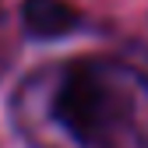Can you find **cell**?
<instances>
[{
  "label": "cell",
  "mask_w": 148,
  "mask_h": 148,
  "mask_svg": "<svg viewBox=\"0 0 148 148\" xmlns=\"http://www.w3.org/2000/svg\"><path fill=\"white\" fill-rule=\"evenodd\" d=\"M53 113L85 145L109 141L127 120V95L95 64H78L64 74L53 95Z\"/></svg>",
  "instance_id": "obj_1"
},
{
  "label": "cell",
  "mask_w": 148,
  "mask_h": 148,
  "mask_svg": "<svg viewBox=\"0 0 148 148\" xmlns=\"http://www.w3.org/2000/svg\"><path fill=\"white\" fill-rule=\"evenodd\" d=\"M21 21L32 35L57 39V35H67L71 28H78V11L67 0H25L21 4Z\"/></svg>",
  "instance_id": "obj_2"
}]
</instances>
